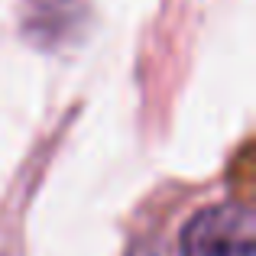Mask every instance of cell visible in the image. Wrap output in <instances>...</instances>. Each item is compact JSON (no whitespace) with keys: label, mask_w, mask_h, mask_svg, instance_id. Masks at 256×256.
Instances as JSON below:
<instances>
[{"label":"cell","mask_w":256,"mask_h":256,"mask_svg":"<svg viewBox=\"0 0 256 256\" xmlns=\"http://www.w3.org/2000/svg\"><path fill=\"white\" fill-rule=\"evenodd\" d=\"M182 256H253V214L244 204L198 211L182 230Z\"/></svg>","instance_id":"6da1fadb"}]
</instances>
